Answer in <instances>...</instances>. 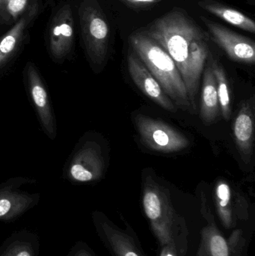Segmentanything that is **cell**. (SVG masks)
<instances>
[{
    "label": "cell",
    "instance_id": "23",
    "mask_svg": "<svg viewBox=\"0 0 255 256\" xmlns=\"http://www.w3.org/2000/svg\"><path fill=\"white\" fill-rule=\"evenodd\" d=\"M124 4L136 8H145L160 2L163 0H120Z\"/></svg>",
    "mask_w": 255,
    "mask_h": 256
},
{
    "label": "cell",
    "instance_id": "8",
    "mask_svg": "<svg viewBox=\"0 0 255 256\" xmlns=\"http://www.w3.org/2000/svg\"><path fill=\"white\" fill-rule=\"evenodd\" d=\"M92 221L97 236L111 256H148L127 221L124 220L126 228L124 230L100 212L92 214Z\"/></svg>",
    "mask_w": 255,
    "mask_h": 256
},
{
    "label": "cell",
    "instance_id": "16",
    "mask_svg": "<svg viewBox=\"0 0 255 256\" xmlns=\"http://www.w3.org/2000/svg\"><path fill=\"white\" fill-rule=\"evenodd\" d=\"M203 75L200 102V117L206 126L215 122L220 114L217 81L213 72L210 56Z\"/></svg>",
    "mask_w": 255,
    "mask_h": 256
},
{
    "label": "cell",
    "instance_id": "22",
    "mask_svg": "<svg viewBox=\"0 0 255 256\" xmlns=\"http://www.w3.org/2000/svg\"><path fill=\"white\" fill-rule=\"evenodd\" d=\"M67 256H98L94 250L84 242H77L70 250Z\"/></svg>",
    "mask_w": 255,
    "mask_h": 256
},
{
    "label": "cell",
    "instance_id": "3",
    "mask_svg": "<svg viewBox=\"0 0 255 256\" xmlns=\"http://www.w3.org/2000/svg\"><path fill=\"white\" fill-rule=\"evenodd\" d=\"M130 43L133 52L172 102L183 110L195 114L182 76L169 54L145 31L131 34Z\"/></svg>",
    "mask_w": 255,
    "mask_h": 256
},
{
    "label": "cell",
    "instance_id": "24",
    "mask_svg": "<svg viewBox=\"0 0 255 256\" xmlns=\"http://www.w3.org/2000/svg\"><path fill=\"white\" fill-rule=\"evenodd\" d=\"M158 256H181L173 248L169 246H158Z\"/></svg>",
    "mask_w": 255,
    "mask_h": 256
},
{
    "label": "cell",
    "instance_id": "20",
    "mask_svg": "<svg viewBox=\"0 0 255 256\" xmlns=\"http://www.w3.org/2000/svg\"><path fill=\"white\" fill-rule=\"evenodd\" d=\"M213 72L217 81V92L220 102V114L225 120H230L232 116V102L227 75L221 64L210 55Z\"/></svg>",
    "mask_w": 255,
    "mask_h": 256
},
{
    "label": "cell",
    "instance_id": "14",
    "mask_svg": "<svg viewBox=\"0 0 255 256\" xmlns=\"http://www.w3.org/2000/svg\"><path fill=\"white\" fill-rule=\"evenodd\" d=\"M233 129L235 143L241 159L247 165H250L254 148V99H247L242 102Z\"/></svg>",
    "mask_w": 255,
    "mask_h": 256
},
{
    "label": "cell",
    "instance_id": "12",
    "mask_svg": "<svg viewBox=\"0 0 255 256\" xmlns=\"http://www.w3.org/2000/svg\"><path fill=\"white\" fill-rule=\"evenodd\" d=\"M202 20L214 42L226 52L231 60L244 64H254L255 44L252 39L204 16Z\"/></svg>",
    "mask_w": 255,
    "mask_h": 256
},
{
    "label": "cell",
    "instance_id": "1",
    "mask_svg": "<svg viewBox=\"0 0 255 256\" xmlns=\"http://www.w3.org/2000/svg\"><path fill=\"white\" fill-rule=\"evenodd\" d=\"M145 32L175 62L196 114L201 76L211 55L208 34L184 10L177 8L157 18Z\"/></svg>",
    "mask_w": 255,
    "mask_h": 256
},
{
    "label": "cell",
    "instance_id": "25",
    "mask_svg": "<svg viewBox=\"0 0 255 256\" xmlns=\"http://www.w3.org/2000/svg\"><path fill=\"white\" fill-rule=\"evenodd\" d=\"M1 0H0V8H1Z\"/></svg>",
    "mask_w": 255,
    "mask_h": 256
},
{
    "label": "cell",
    "instance_id": "11",
    "mask_svg": "<svg viewBox=\"0 0 255 256\" xmlns=\"http://www.w3.org/2000/svg\"><path fill=\"white\" fill-rule=\"evenodd\" d=\"M23 78L25 88L43 132L51 140H55L57 136V123L53 108L44 81L33 63L28 62L25 66Z\"/></svg>",
    "mask_w": 255,
    "mask_h": 256
},
{
    "label": "cell",
    "instance_id": "17",
    "mask_svg": "<svg viewBox=\"0 0 255 256\" xmlns=\"http://www.w3.org/2000/svg\"><path fill=\"white\" fill-rule=\"evenodd\" d=\"M199 6L234 26L255 33V21L240 10L213 0H202L199 2Z\"/></svg>",
    "mask_w": 255,
    "mask_h": 256
},
{
    "label": "cell",
    "instance_id": "7",
    "mask_svg": "<svg viewBox=\"0 0 255 256\" xmlns=\"http://www.w3.org/2000/svg\"><path fill=\"white\" fill-rule=\"evenodd\" d=\"M214 202L217 216L225 230L244 228L254 232L249 200L243 194L235 192L227 182L220 180L217 184Z\"/></svg>",
    "mask_w": 255,
    "mask_h": 256
},
{
    "label": "cell",
    "instance_id": "18",
    "mask_svg": "<svg viewBox=\"0 0 255 256\" xmlns=\"http://www.w3.org/2000/svg\"><path fill=\"white\" fill-rule=\"evenodd\" d=\"M38 240L32 233L19 232L12 234L0 246V256H37Z\"/></svg>",
    "mask_w": 255,
    "mask_h": 256
},
{
    "label": "cell",
    "instance_id": "10",
    "mask_svg": "<svg viewBox=\"0 0 255 256\" xmlns=\"http://www.w3.org/2000/svg\"><path fill=\"white\" fill-rule=\"evenodd\" d=\"M135 124L142 142L155 152L175 153L187 148L190 144L184 134L163 122L137 115Z\"/></svg>",
    "mask_w": 255,
    "mask_h": 256
},
{
    "label": "cell",
    "instance_id": "13",
    "mask_svg": "<svg viewBox=\"0 0 255 256\" xmlns=\"http://www.w3.org/2000/svg\"><path fill=\"white\" fill-rule=\"evenodd\" d=\"M127 67L133 82L143 94L163 109L169 112H176V105L168 97L161 86L133 51L128 52Z\"/></svg>",
    "mask_w": 255,
    "mask_h": 256
},
{
    "label": "cell",
    "instance_id": "19",
    "mask_svg": "<svg viewBox=\"0 0 255 256\" xmlns=\"http://www.w3.org/2000/svg\"><path fill=\"white\" fill-rule=\"evenodd\" d=\"M25 24V20L22 18L0 39V76L5 72L9 62L19 46Z\"/></svg>",
    "mask_w": 255,
    "mask_h": 256
},
{
    "label": "cell",
    "instance_id": "21",
    "mask_svg": "<svg viewBox=\"0 0 255 256\" xmlns=\"http://www.w3.org/2000/svg\"><path fill=\"white\" fill-rule=\"evenodd\" d=\"M28 0H1V8L12 18H15L25 9Z\"/></svg>",
    "mask_w": 255,
    "mask_h": 256
},
{
    "label": "cell",
    "instance_id": "4",
    "mask_svg": "<svg viewBox=\"0 0 255 256\" xmlns=\"http://www.w3.org/2000/svg\"><path fill=\"white\" fill-rule=\"evenodd\" d=\"M200 200L201 212L205 224L201 232L196 256H247L253 232L236 228L226 237L219 228L204 194H201Z\"/></svg>",
    "mask_w": 255,
    "mask_h": 256
},
{
    "label": "cell",
    "instance_id": "9",
    "mask_svg": "<svg viewBox=\"0 0 255 256\" xmlns=\"http://www.w3.org/2000/svg\"><path fill=\"white\" fill-rule=\"evenodd\" d=\"M36 183L34 179L18 176L0 184V222L14 220L37 204L40 194L28 188Z\"/></svg>",
    "mask_w": 255,
    "mask_h": 256
},
{
    "label": "cell",
    "instance_id": "2",
    "mask_svg": "<svg viewBox=\"0 0 255 256\" xmlns=\"http://www.w3.org/2000/svg\"><path fill=\"white\" fill-rule=\"evenodd\" d=\"M142 204L158 246H171L181 256H196L203 216H190L178 209L169 190L151 176L144 179Z\"/></svg>",
    "mask_w": 255,
    "mask_h": 256
},
{
    "label": "cell",
    "instance_id": "6",
    "mask_svg": "<svg viewBox=\"0 0 255 256\" xmlns=\"http://www.w3.org/2000/svg\"><path fill=\"white\" fill-rule=\"evenodd\" d=\"M105 160L97 140L83 136L64 164L63 177L73 184L97 182L103 177Z\"/></svg>",
    "mask_w": 255,
    "mask_h": 256
},
{
    "label": "cell",
    "instance_id": "15",
    "mask_svg": "<svg viewBox=\"0 0 255 256\" xmlns=\"http://www.w3.org/2000/svg\"><path fill=\"white\" fill-rule=\"evenodd\" d=\"M73 44L71 12L64 8L55 16L49 34V50L54 61L61 63L69 56Z\"/></svg>",
    "mask_w": 255,
    "mask_h": 256
},
{
    "label": "cell",
    "instance_id": "5",
    "mask_svg": "<svg viewBox=\"0 0 255 256\" xmlns=\"http://www.w3.org/2000/svg\"><path fill=\"white\" fill-rule=\"evenodd\" d=\"M81 27L85 51L93 70L99 72L109 54L110 28L99 4L94 0L84 3L80 12Z\"/></svg>",
    "mask_w": 255,
    "mask_h": 256
}]
</instances>
